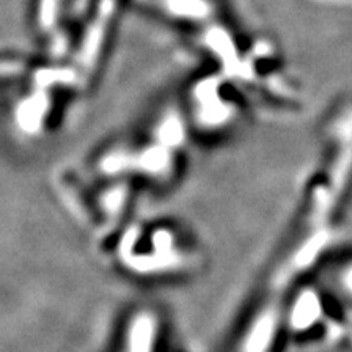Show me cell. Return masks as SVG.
<instances>
[{
	"mask_svg": "<svg viewBox=\"0 0 352 352\" xmlns=\"http://www.w3.org/2000/svg\"><path fill=\"white\" fill-rule=\"evenodd\" d=\"M157 327L155 316L151 311H140L127 328L126 352H152Z\"/></svg>",
	"mask_w": 352,
	"mask_h": 352,
	"instance_id": "1",
	"label": "cell"
}]
</instances>
